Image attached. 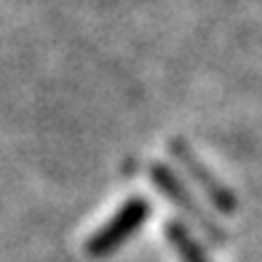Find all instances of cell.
<instances>
[{
    "mask_svg": "<svg viewBox=\"0 0 262 262\" xmlns=\"http://www.w3.org/2000/svg\"><path fill=\"white\" fill-rule=\"evenodd\" d=\"M171 147H174L177 152H180V158H182V163L187 166V171L193 174L195 180H198L201 185L206 187V193H209V195L214 198V204H217L220 209H225V211H230V209H233V201H230V195L225 193V190H222L220 185H214V182H211V177H209V174H206L204 169H201V166H198V163H195L193 158H190V156H187V152H185V150H182L180 145H171Z\"/></svg>",
    "mask_w": 262,
    "mask_h": 262,
    "instance_id": "2",
    "label": "cell"
},
{
    "mask_svg": "<svg viewBox=\"0 0 262 262\" xmlns=\"http://www.w3.org/2000/svg\"><path fill=\"white\" fill-rule=\"evenodd\" d=\"M169 235H171V244H174V249H177V254H180L182 262H206L204 254L198 252V246L190 241L182 228H177V225H174V228H169Z\"/></svg>",
    "mask_w": 262,
    "mask_h": 262,
    "instance_id": "3",
    "label": "cell"
},
{
    "mask_svg": "<svg viewBox=\"0 0 262 262\" xmlns=\"http://www.w3.org/2000/svg\"><path fill=\"white\" fill-rule=\"evenodd\" d=\"M145 214H147L145 201H128V204H126L121 211H118L115 217L107 222L97 235L91 238L86 249H89L91 254H104V252H110V249H115L128 233H134V230L139 228V222L145 220Z\"/></svg>",
    "mask_w": 262,
    "mask_h": 262,
    "instance_id": "1",
    "label": "cell"
}]
</instances>
